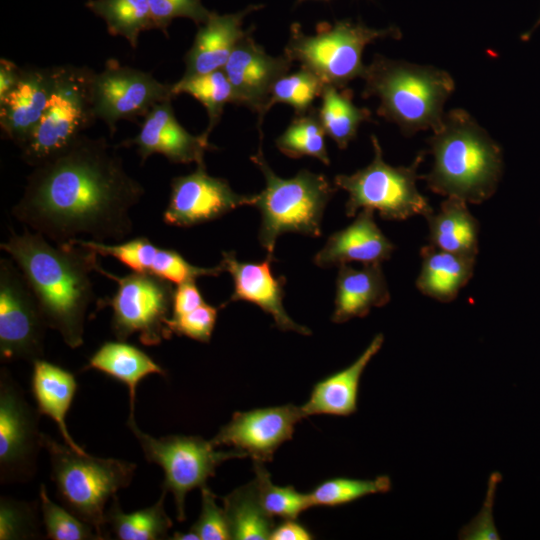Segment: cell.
Instances as JSON below:
<instances>
[{"label":"cell","instance_id":"11","mask_svg":"<svg viewBox=\"0 0 540 540\" xmlns=\"http://www.w3.org/2000/svg\"><path fill=\"white\" fill-rule=\"evenodd\" d=\"M97 272L114 280L117 290L112 297L97 302V309L111 307V330L117 340L125 341L138 334L145 346H156L172 337L167 321L172 313L174 287L157 276L132 272L115 276L100 265Z\"/></svg>","mask_w":540,"mask_h":540},{"label":"cell","instance_id":"20","mask_svg":"<svg viewBox=\"0 0 540 540\" xmlns=\"http://www.w3.org/2000/svg\"><path fill=\"white\" fill-rule=\"evenodd\" d=\"M53 85V70L22 68L16 87L0 101V128L3 137L21 148L39 124Z\"/></svg>","mask_w":540,"mask_h":540},{"label":"cell","instance_id":"22","mask_svg":"<svg viewBox=\"0 0 540 540\" xmlns=\"http://www.w3.org/2000/svg\"><path fill=\"white\" fill-rule=\"evenodd\" d=\"M383 342L384 336L377 334L351 365L316 383L308 400L301 406L304 416L325 414L347 417L354 414L362 374Z\"/></svg>","mask_w":540,"mask_h":540},{"label":"cell","instance_id":"37","mask_svg":"<svg viewBox=\"0 0 540 540\" xmlns=\"http://www.w3.org/2000/svg\"><path fill=\"white\" fill-rule=\"evenodd\" d=\"M391 487V479L387 475H380L374 479L340 477L322 482L309 492V497L312 506L336 507L368 495L387 493Z\"/></svg>","mask_w":540,"mask_h":540},{"label":"cell","instance_id":"7","mask_svg":"<svg viewBox=\"0 0 540 540\" xmlns=\"http://www.w3.org/2000/svg\"><path fill=\"white\" fill-rule=\"evenodd\" d=\"M53 85L45 112L28 141L22 160L36 167L68 149L97 119L92 101L95 71L89 67H52Z\"/></svg>","mask_w":540,"mask_h":540},{"label":"cell","instance_id":"3","mask_svg":"<svg viewBox=\"0 0 540 540\" xmlns=\"http://www.w3.org/2000/svg\"><path fill=\"white\" fill-rule=\"evenodd\" d=\"M428 144L433 166L420 179L432 192L472 204L495 193L503 172L502 150L467 111L445 114Z\"/></svg>","mask_w":540,"mask_h":540},{"label":"cell","instance_id":"39","mask_svg":"<svg viewBox=\"0 0 540 540\" xmlns=\"http://www.w3.org/2000/svg\"><path fill=\"white\" fill-rule=\"evenodd\" d=\"M40 536L37 506L8 496L0 498V540L35 539Z\"/></svg>","mask_w":540,"mask_h":540},{"label":"cell","instance_id":"26","mask_svg":"<svg viewBox=\"0 0 540 540\" xmlns=\"http://www.w3.org/2000/svg\"><path fill=\"white\" fill-rule=\"evenodd\" d=\"M97 370L125 384L129 390L130 414L134 418L136 388L151 374L163 377L165 369L148 354L125 341L104 342L89 358L83 370Z\"/></svg>","mask_w":540,"mask_h":540},{"label":"cell","instance_id":"31","mask_svg":"<svg viewBox=\"0 0 540 540\" xmlns=\"http://www.w3.org/2000/svg\"><path fill=\"white\" fill-rule=\"evenodd\" d=\"M232 539H269L274 518L262 508L253 481L240 486L222 498Z\"/></svg>","mask_w":540,"mask_h":540},{"label":"cell","instance_id":"38","mask_svg":"<svg viewBox=\"0 0 540 540\" xmlns=\"http://www.w3.org/2000/svg\"><path fill=\"white\" fill-rule=\"evenodd\" d=\"M42 523L46 538L52 540H101L93 526L81 520L65 506L54 503L46 486L39 489Z\"/></svg>","mask_w":540,"mask_h":540},{"label":"cell","instance_id":"12","mask_svg":"<svg viewBox=\"0 0 540 540\" xmlns=\"http://www.w3.org/2000/svg\"><path fill=\"white\" fill-rule=\"evenodd\" d=\"M49 328L39 303L19 267L0 259V359L34 362L44 355Z\"/></svg>","mask_w":540,"mask_h":540},{"label":"cell","instance_id":"40","mask_svg":"<svg viewBox=\"0 0 540 540\" xmlns=\"http://www.w3.org/2000/svg\"><path fill=\"white\" fill-rule=\"evenodd\" d=\"M220 308L222 306L215 307L204 302L188 313L171 316L167 321V326L172 335L186 336L202 343H208Z\"/></svg>","mask_w":540,"mask_h":540},{"label":"cell","instance_id":"13","mask_svg":"<svg viewBox=\"0 0 540 540\" xmlns=\"http://www.w3.org/2000/svg\"><path fill=\"white\" fill-rule=\"evenodd\" d=\"M39 412L10 372L0 369V481L26 482L36 473L41 444Z\"/></svg>","mask_w":540,"mask_h":540},{"label":"cell","instance_id":"1","mask_svg":"<svg viewBox=\"0 0 540 540\" xmlns=\"http://www.w3.org/2000/svg\"><path fill=\"white\" fill-rule=\"evenodd\" d=\"M145 194L116 147L84 134L34 167L12 215L55 244L86 239L123 242L133 233L130 211Z\"/></svg>","mask_w":540,"mask_h":540},{"label":"cell","instance_id":"36","mask_svg":"<svg viewBox=\"0 0 540 540\" xmlns=\"http://www.w3.org/2000/svg\"><path fill=\"white\" fill-rule=\"evenodd\" d=\"M326 83L313 71L301 66L291 74L280 77L272 87L265 114L276 104L291 106L295 115L309 112L314 101L321 97Z\"/></svg>","mask_w":540,"mask_h":540},{"label":"cell","instance_id":"34","mask_svg":"<svg viewBox=\"0 0 540 540\" xmlns=\"http://www.w3.org/2000/svg\"><path fill=\"white\" fill-rule=\"evenodd\" d=\"M175 97L188 94L198 100L206 109L209 124L205 130L209 134L219 123L226 104L233 102L232 86L222 69L206 74L183 77L172 84Z\"/></svg>","mask_w":540,"mask_h":540},{"label":"cell","instance_id":"5","mask_svg":"<svg viewBox=\"0 0 540 540\" xmlns=\"http://www.w3.org/2000/svg\"><path fill=\"white\" fill-rule=\"evenodd\" d=\"M42 448L50 457L51 480L57 497L68 510L94 527L106 539L107 502L132 482L136 463L79 453L49 435L41 434Z\"/></svg>","mask_w":540,"mask_h":540},{"label":"cell","instance_id":"6","mask_svg":"<svg viewBox=\"0 0 540 540\" xmlns=\"http://www.w3.org/2000/svg\"><path fill=\"white\" fill-rule=\"evenodd\" d=\"M251 160L265 178V188L255 194L253 206L261 213L258 238L267 257L275 259L276 240L284 233L321 236L323 213L337 187L323 174L309 170H301L288 179L277 176L268 165L261 146Z\"/></svg>","mask_w":540,"mask_h":540},{"label":"cell","instance_id":"48","mask_svg":"<svg viewBox=\"0 0 540 540\" xmlns=\"http://www.w3.org/2000/svg\"><path fill=\"white\" fill-rule=\"evenodd\" d=\"M540 25V18L538 19L537 23L534 25V27L526 34L523 35V38L527 40L529 36L532 34V32Z\"/></svg>","mask_w":540,"mask_h":540},{"label":"cell","instance_id":"35","mask_svg":"<svg viewBox=\"0 0 540 540\" xmlns=\"http://www.w3.org/2000/svg\"><path fill=\"white\" fill-rule=\"evenodd\" d=\"M255 486L258 500L264 511L271 517L297 519L306 509L312 507L309 493H301L293 486L275 485L264 463L254 462Z\"/></svg>","mask_w":540,"mask_h":540},{"label":"cell","instance_id":"21","mask_svg":"<svg viewBox=\"0 0 540 540\" xmlns=\"http://www.w3.org/2000/svg\"><path fill=\"white\" fill-rule=\"evenodd\" d=\"M394 249V244L376 224L374 211L361 209L350 225L328 237L313 261L323 268L349 262L381 264L391 257Z\"/></svg>","mask_w":540,"mask_h":540},{"label":"cell","instance_id":"41","mask_svg":"<svg viewBox=\"0 0 540 540\" xmlns=\"http://www.w3.org/2000/svg\"><path fill=\"white\" fill-rule=\"evenodd\" d=\"M216 499L217 496L207 486L201 488V512L190 527L199 540L232 539L224 508L217 504Z\"/></svg>","mask_w":540,"mask_h":540},{"label":"cell","instance_id":"4","mask_svg":"<svg viewBox=\"0 0 540 540\" xmlns=\"http://www.w3.org/2000/svg\"><path fill=\"white\" fill-rule=\"evenodd\" d=\"M362 78V97H377V114L396 124L406 136L439 128L444 104L455 88L451 75L442 69L380 54L366 65Z\"/></svg>","mask_w":540,"mask_h":540},{"label":"cell","instance_id":"42","mask_svg":"<svg viewBox=\"0 0 540 540\" xmlns=\"http://www.w3.org/2000/svg\"><path fill=\"white\" fill-rule=\"evenodd\" d=\"M502 476L493 472L488 480V488L480 512L459 531L458 538L463 540H499V534L493 519L495 492Z\"/></svg>","mask_w":540,"mask_h":540},{"label":"cell","instance_id":"30","mask_svg":"<svg viewBox=\"0 0 540 540\" xmlns=\"http://www.w3.org/2000/svg\"><path fill=\"white\" fill-rule=\"evenodd\" d=\"M166 493L162 489L159 499L152 506L131 513L123 512L115 495L106 511V527L119 540L168 539L173 522L164 508Z\"/></svg>","mask_w":540,"mask_h":540},{"label":"cell","instance_id":"15","mask_svg":"<svg viewBox=\"0 0 540 540\" xmlns=\"http://www.w3.org/2000/svg\"><path fill=\"white\" fill-rule=\"evenodd\" d=\"M255 195L236 193L223 178L210 176L205 164L171 181V192L163 212L164 223L192 227L216 220L234 209L252 205Z\"/></svg>","mask_w":540,"mask_h":540},{"label":"cell","instance_id":"2","mask_svg":"<svg viewBox=\"0 0 540 540\" xmlns=\"http://www.w3.org/2000/svg\"><path fill=\"white\" fill-rule=\"evenodd\" d=\"M0 248L21 270L49 328L76 349L84 342L85 316L94 301L92 271L99 266L94 250L68 242L55 244L26 229Z\"/></svg>","mask_w":540,"mask_h":540},{"label":"cell","instance_id":"44","mask_svg":"<svg viewBox=\"0 0 540 540\" xmlns=\"http://www.w3.org/2000/svg\"><path fill=\"white\" fill-rule=\"evenodd\" d=\"M204 299L196 281H187L174 288L172 316L188 313L204 303Z\"/></svg>","mask_w":540,"mask_h":540},{"label":"cell","instance_id":"27","mask_svg":"<svg viewBox=\"0 0 540 540\" xmlns=\"http://www.w3.org/2000/svg\"><path fill=\"white\" fill-rule=\"evenodd\" d=\"M421 270L416 287L442 303L453 301L473 276L476 259L441 250L431 244L421 248Z\"/></svg>","mask_w":540,"mask_h":540},{"label":"cell","instance_id":"33","mask_svg":"<svg viewBox=\"0 0 540 540\" xmlns=\"http://www.w3.org/2000/svg\"><path fill=\"white\" fill-rule=\"evenodd\" d=\"M325 135L318 112L312 108L305 114L295 115L286 130L276 139V146L287 157L297 159L309 156L329 165Z\"/></svg>","mask_w":540,"mask_h":540},{"label":"cell","instance_id":"32","mask_svg":"<svg viewBox=\"0 0 540 540\" xmlns=\"http://www.w3.org/2000/svg\"><path fill=\"white\" fill-rule=\"evenodd\" d=\"M87 6L105 21L111 35L124 37L132 48L142 31L156 28L148 0H90Z\"/></svg>","mask_w":540,"mask_h":540},{"label":"cell","instance_id":"14","mask_svg":"<svg viewBox=\"0 0 540 540\" xmlns=\"http://www.w3.org/2000/svg\"><path fill=\"white\" fill-rule=\"evenodd\" d=\"M172 84L158 81L150 72L108 59L92 81V101L97 119L113 135L120 120L136 121L158 103L173 100Z\"/></svg>","mask_w":540,"mask_h":540},{"label":"cell","instance_id":"45","mask_svg":"<svg viewBox=\"0 0 540 540\" xmlns=\"http://www.w3.org/2000/svg\"><path fill=\"white\" fill-rule=\"evenodd\" d=\"M313 534L303 524L296 519H283V521L274 526L270 540H308L312 539Z\"/></svg>","mask_w":540,"mask_h":540},{"label":"cell","instance_id":"19","mask_svg":"<svg viewBox=\"0 0 540 540\" xmlns=\"http://www.w3.org/2000/svg\"><path fill=\"white\" fill-rule=\"evenodd\" d=\"M274 260L266 257L264 261L258 263L242 262L237 259L235 252L224 251L220 264L223 266L224 271L231 274L234 290L229 300L222 307L229 302L247 301L270 314L278 329L310 335L311 330L296 323L283 307L286 277H275L272 274L271 263Z\"/></svg>","mask_w":540,"mask_h":540},{"label":"cell","instance_id":"16","mask_svg":"<svg viewBox=\"0 0 540 540\" xmlns=\"http://www.w3.org/2000/svg\"><path fill=\"white\" fill-rule=\"evenodd\" d=\"M305 418L301 406L287 404L235 412L210 440L216 447L227 446L251 457L254 462L272 461L277 449L294 434Z\"/></svg>","mask_w":540,"mask_h":540},{"label":"cell","instance_id":"46","mask_svg":"<svg viewBox=\"0 0 540 540\" xmlns=\"http://www.w3.org/2000/svg\"><path fill=\"white\" fill-rule=\"evenodd\" d=\"M22 68L7 58L0 59V101L18 84Z\"/></svg>","mask_w":540,"mask_h":540},{"label":"cell","instance_id":"8","mask_svg":"<svg viewBox=\"0 0 540 540\" xmlns=\"http://www.w3.org/2000/svg\"><path fill=\"white\" fill-rule=\"evenodd\" d=\"M371 142L374 157L368 166L334 178V185L348 193L346 215L353 217L361 209L377 210L386 220H405L415 215L426 218L432 214V207L416 186L420 179L417 170L425 153L420 152L409 166L393 167L384 161L375 135Z\"/></svg>","mask_w":540,"mask_h":540},{"label":"cell","instance_id":"18","mask_svg":"<svg viewBox=\"0 0 540 540\" xmlns=\"http://www.w3.org/2000/svg\"><path fill=\"white\" fill-rule=\"evenodd\" d=\"M120 146H136L142 163L153 154H161L172 163L197 165L205 164L206 151L215 149L208 132L193 135L178 122L172 100L156 104L143 117L138 134Z\"/></svg>","mask_w":540,"mask_h":540},{"label":"cell","instance_id":"9","mask_svg":"<svg viewBox=\"0 0 540 540\" xmlns=\"http://www.w3.org/2000/svg\"><path fill=\"white\" fill-rule=\"evenodd\" d=\"M386 37L399 38L400 32L396 28L372 29L360 23L339 21L333 25L324 23L315 34L306 35L293 26L284 55L292 62L299 61L326 84L346 87L365 73L364 48Z\"/></svg>","mask_w":540,"mask_h":540},{"label":"cell","instance_id":"25","mask_svg":"<svg viewBox=\"0 0 540 540\" xmlns=\"http://www.w3.org/2000/svg\"><path fill=\"white\" fill-rule=\"evenodd\" d=\"M32 365L31 392L37 411L56 423L66 445L79 453H86L72 438L66 424V416L78 387L75 375L42 358L32 362Z\"/></svg>","mask_w":540,"mask_h":540},{"label":"cell","instance_id":"10","mask_svg":"<svg viewBox=\"0 0 540 540\" xmlns=\"http://www.w3.org/2000/svg\"><path fill=\"white\" fill-rule=\"evenodd\" d=\"M128 428L137 439L147 462L159 465L164 472L162 489L174 497L178 521H184L185 498L195 488L207 486L223 462L242 458L234 449L219 450L200 436L168 435L155 438L144 433L135 418H128Z\"/></svg>","mask_w":540,"mask_h":540},{"label":"cell","instance_id":"47","mask_svg":"<svg viewBox=\"0 0 540 540\" xmlns=\"http://www.w3.org/2000/svg\"><path fill=\"white\" fill-rule=\"evenodd\" d=\"M169 539L173 540H199L198 536L191 532L190 530L188 532H179L175 531Z\"/></svg>","mask_w":540,"mask_h":540},{"label":"cell","instance_id":"28","mask_svg":"<svg viewBox=\"0 0 540 540\" xmlns=\"http://www.w3.org/2000/svg\"><path fill=\"white\" fill-rule=\"evenodd\" d=\"M430 244L447 252L474 258L478 254L479 223L467 202L446 197L440 210L426 217Z\"/></svg>","mask_w":540,"mask_h":540},{"label":"cell","instance_id":"23","mask_svg":"<svg viewBox=\"0 0 540 540\" xmlns=\"http://www.w3.org/2000/svg\"><path fill=\"white\" fill-rule=\"evenodd\" d=\"M389 301L390 292L381 264L363 265L361 269L347 264L339 266L333 322L365 317L371 308L382 307Z\"/></svg>","mask_w":540,"mask_h":540},{"label":"cell","instance_id":"43","mask_svg":"<svg viewBox=\"0 0 540 540\" xmlns=\"http://www.w3.org/2000/svg\"><path fill=\"white\" fill-rule=\"evenodd\" d=\"M156 28L166 33L171 20L176 17H188L195 22H205L209 12L200 0H148Z\"/></svg>","mask_w":540,"mask_h":540},{"label":"cell","instance_id":"17","mask_svg":"<svg viewBox=\"0 0 540 540\" xmlns=\"http://www.w3.org/2000/svg\"><path fill=\"white\" fill-rule=\"evenodd\" d=\"M291 65L292 61L284 54L277 57L269 55L246 33L222 69L232 86V103L256 112L259 130L272 87L289 72Z\"/></svg>","mask_w":540,"mask_h":540},{"label":"cell","instance_id":"29","mask_svg":"<svg viewBox=\"0 0 540 540\" xmlns=\"http://www.w3.org/2000/svg\"><path fill=\"white\" fill-rule=\"evenodd\" d=\"M317 110L322 127L339 149H346L356 137L359 126L372 121L371 112L353 102V91L326 84Z\"/></svg>","mask_w":540,"mask_h":540},{"label":"cell","instance_id":"24","mask_svg":"<svg viewBox=\"0 0 540 540\" xmlns=\"http://www.w3.org/2000/svg\"><path fill=\"white\" fill-rule=\"evenodd\" d=\"M242 19L243 13H210L184 57L183 77L223 69L236 44L246 34L242 30Z\"/></svg>","mask_w":540,"mask_h":540}]
</instances>
